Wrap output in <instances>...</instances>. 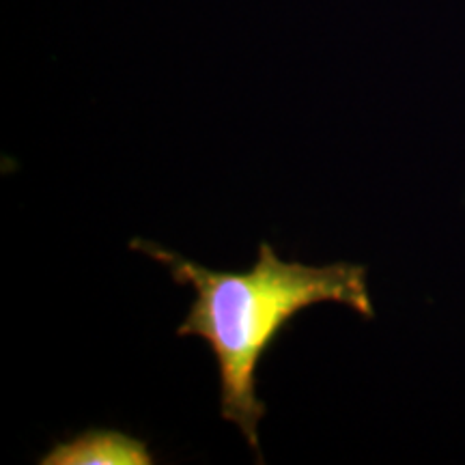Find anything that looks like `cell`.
<instances>
[{"instance_id": "cell-2", "label": "cell", "mask_w": 465, "mask_h": 465, "mask_svg": "<svg viewBox=\"0 0 465 465\" xmlns=\"http://www.w3.org/2000/svg\"><path fill=\"white\" fill-rule=\"evenodd\" d=\"M44 465H151L153 457L147 444L121 431L91 429L69 441H58Z\"/></svg>"}, {"instance_id": "cell-1", "label": "cell", "mask_w": 465, "mask_h": 465, "mask_svg": "<svg viewBox=\"0 0 465 465\" xmlns=\"http://www.w3.org/2000/svg\"><path fill=\"white\" fill-rule=\"evenodd\" d=\"M132 246L164 263L174 282L196 289V302L177 334L209 342L220 369V414L242 429L254 450H259L257 427L267 411L257 397V364L284 325L322 302L349 306L366 319L375 317L362 265L287 263L263 242L252 270L226 274L151 242L134 240Z\"/></svg>"}]
</instances>
